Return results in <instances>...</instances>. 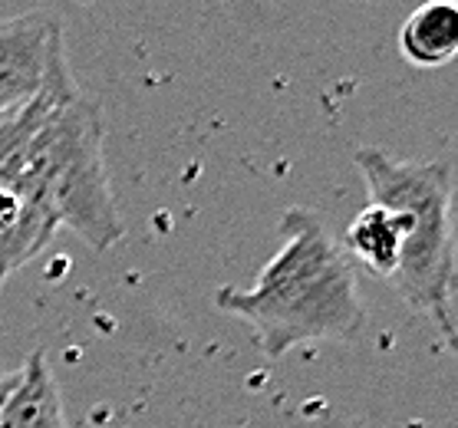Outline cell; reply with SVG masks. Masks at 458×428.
<instances>
[{
	"instance_id": "1",
	"label": "cell",
	"mask_w": 458,
	"mask_h": 428,
	"mask_svg": "<svg viewBox=\"0 0 458 428\" xmlns=\"http://www.w3.org/2000/svg\"><path fill=\"white\" fill-rule=\"evenodd\" d=\"M103 109L76 86L66 50L30 103L0 122V178L21 185L93 251L125 238L103 152Z\"/></svg>"
},
{
	"instance_id": "2",
	"label": "cell",
	"mask_w": 458,
	"mask_h": 428,
	"mask_svg": "<svg viewBox=\"0 0 458 428\" xmlns=\"http://www.w3.org/2000/svg\"><path fill=\"white\" fill-rule=\"evenodd\" d=\"M281 231V251L254 287H221L215 293L218 310L244 320L271 359L307 343L353 340L366 323V306L350 257L301 205L284 211Z\"/></svg>"
},
{
	"instance_id": "3",
	"label": "cell",
	"mask_w": 458,
	"mask_h": 428,
	"mask_svg": "<svg viewBox=\"0 0 458 428\" xmlns=\"http://www.w3.org/2000/svg\"><path fill=\"white\" fill-rule=\"evenodd\" d=\"M356 168L366 178L369 205L393 211L399 221V261L389 287L409 310L428 316L458 353V326L452 316L455 290V224L448 162H399L383 148H356Z\"/></svg>"
},
{
	"instance_id": "4",
	"label": "cell",
	"mask_w": 458,
	"mask_h": 428,
	"mask_svg": "<svg viewBox=\"0 0 458 428\" xmlns=\"http://www.w3.org/2000/svg\"><path fill=\"white\" fill-rule=\"evenodd\" d=\"M63 50V23L53 13L30 11L0 21V103L11 109L30 103Z\"/></svg>"
},
{
	"instance_id": "5",
	"label": "cell",
	"mask_w": 458,
	"mask_h": 428,
	"mask_svg": "<svg viewBox=\"0 0 458 428\" xmlns=\"http://www.w3.org/2000/svg\"><path fill=\"white\" fill-rule=\"evenodd\" d=\"M56 218L21 185L0 178V271L11 277L30 264L56 234Z\"/></svg>"
},
{
	"instance_id": "6",
	"label": "cell",
	"mask_w": 458,
	"mask_h": 428,
	"mask_svg": "<svg viewBox=\"0 0 458 428\" xmlns=\"http://www.w3.org/2000/svg\"><path fill=\"white\" fill-rule=\"evenodd\" d=\"M63 399L47 356L33 353L21 373H13L11 389L0 402V428H66Z\"/></svg>"
},
{
	"instance_id": "7",
	"label": "cell",
	"mask_w": 458,
	"mask_h": 428,
	"mask_svg": "<svg viewBox=\"0 0 458 428\" xmlns=\"http://www.w3.org/2000/svg\"><path fill=\"white\" fill-rule=\"evenodd\" d=\"M399 50L419 70H438L458 56V0H428L409 13Z\"/></svg>"
},
{
	"instance_id": "8",
	"label": "cell",
	"mask_w": 458,
	"mask_h": 428,
	"mask_svg": "<svg viewBox=\"0 0 458 428\" xmlns=\"http://www.w3.org/2000/svg\"><path fill=\"white\" fill-rule=\"evenodd\" d=\"M346 248L356 261H363L376 277L389 281L399 261V221L393 211L366 205L346 228Z\"/></svg>"
},
{
	"instance_id": "9",
	"label": "cell",
	"mask_w": 458,
	"mask_h": 428,
	"mask_svg": "<svg viewBox=\"0 0 458 428\" xmlns=\"http://www.w3.org/2000/svg\"><path fill=\"white\" fill-rule=\"evenodd\" d=\"M11 113H17V109H11V105H4V103H0V122H4V119H7V115H11Z\"/></svg>"
},
{
	"instance_id": "10",
	"label": "cell",
	"mask_w": 458,
	"mask_h": 428,
	"mask_svg": "<svg viewBox=\"0 0 458 428\" xmlns=\"http://www.w3.org/2000/svg\"><path fill=\"white\" fill-rule=\"evenodd\" d=\"M4 281H7V273H4V271H0V287H4Z\"/></svg>"
},
{
	"instance_id": "11",
	"label": "cell",
	"mask_w": 458,
	"mask_h": 428,
	"mask_svg": "<svg viewBox=\"0 0 458 428\" xmlns=\"http://www.w3.org/2000/svg\"><path fill=\"white\" fill-rule=\"evenodd\" d=\"M66 428H70V425H66Z\"/></svg>"
}]
</instances>
